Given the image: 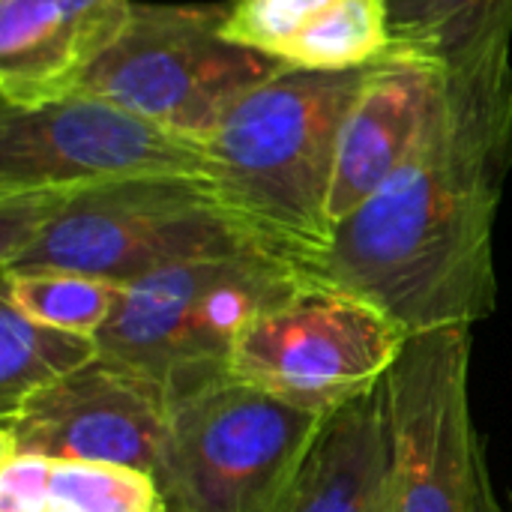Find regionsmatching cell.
<instances>
[{
	"mask_svg": "<svg viewBox=\"0 0 512 512\" xmlns=\"http://www.w3.org/2000/svg\"><path fill=\"white\" fill-rule=\"evenodd\" d=\"M512 171L510 42L450 69L411 159L351 216L312 273L408 336L477 327L498 306L495 222Z\"/></svg>",
	"mask_w": 512,
	"mask_h": 512,
	"instance_id": "obj_1",
	"label": "cell"
},
{
	"mask_svg": "<svg viewBox=\"0 0 512 512\" xmlns=\"http://www.w3.org/2000/svg\"><path fill=\"white\" fill-rule=\"evenodd\" d=\"M366 69H285L240 96L201 138L207 180L246 234L306 270L333 243L330 195Z\"/></svg>",
	"mask_w": 512,
	"mask_h": 512,
	"instance_id": "obj_2",
	"label": "cell"
},
{
	"mask_svg": "<svg viewBox=\"0 0 512 512\" xmlns=\"http://www.w3.org/2000/svg\"><path fill=\"white\" fill-rule=\"evenodd\" d=\"M243 249L264 246L228 213L207 177L0 195V270L51 267L129 285L180 261Z\"/></svg>",
	"mask_w": 512,
	"mask_h": 512,
	"instance_id": "obj_3",
	"label": "cell"
},
{
	"mask_svg": "<svg viewBox=\"0 0 512 512\" xmlns=\"http://www.w3.org/2000/svg\"><path fill=\"white\" fill-rule=\"evenodd\" d=\"M312 270L267 249L207 255L123 285L99 354L159 381L171 399L219 381L240 336L294 297Z\"/></svg>",
	"mask_w": 512,
	"mask_h": 512,
	"instance_id": "obj_4",
	"label": "cell"
},
{
	"mask_svg": "<svg viewBox=\"0 0 512 512\" xmlns=\"http://www.w3.org/2000/svg\"><path fill=\"white\" fill-rule=\"evenodd\" d=\"M327 423L225 375L171 399L153 480L171 512H285Z\"/></svg>",
	"mask_w": 512,
	"mask_h": 512,
	"instance_id": "obj_5",
	"label": "cell"
},
{
	"mask_svg": "<svg viewBox=\"0 0 512 512\" xmlns=\"http://www.w3.org/2000/svg\"><path fill=\"white\" fill-rule=\"evenodd\" d=\"M228 3H135L78 90L204 138L252 87L288 66L225 36Z\"/></svg>",
	"mask_w": 512,
	"mask_h": 512,
	"instance_id": "obj_6",
	"label": "cell"
},
{
	"mask_svg": "<svg viewBox=\"0 0 512 512\" xmlns=\"http://www.w3.org/2000/svg\"><path fill=\"white\" fill-rule=\"evenodd\" d=\"M408 339L384 309L312 273L240 336L228 375L291 408L333 417L381 390Z\"/></svg>",
	"mask_w": 512,
	"mask_h": 512,
	"instance_id": "obj_7",
	"label": "cell"
},
{
	"mask_svg": "<svg viewBox=\"0 0 512 512\" xmlns=\"http://www.w3.org/2000/svg\"><path fill=\"white\" fill-rule=\"evenodd\" d=\"M471 327L417 333L384 381L393 512H477L486 444L471 411Z\"/></svg>",
	"mask_w": 512,
	"mask_h": 512,
	"instance_id": "obj_8",
	"label": "cell"
},
{
	"mask_svg": "<svg viewBox=\"0 0 512 512\" xmlns=\"http://www.w3.org/2000/svg\"><path fill=\"white\" fill-rule=\"evenodd\" d=\"M135 177H207L204 144L87 90L0 108V195Z\"/></svg>",
	"mask_w": 512,
	"mask_h": 512,
	"instance_id": "obj_9",
	"label": "cell"
},
{
	"mask_svg": "<svg viewBox=\"0 0 512 512\" xmlns=\"http://www.w3.org/2000/svg\"><path fill=\"white\" fill-rule=\"evenodd\" d=\"M171 393L123 363L96 357L0 417V450L54 462L120 465L156 474Z\"/></svg>",
	"mask_w": 512,
	"mask_h": 512,
	"instance_id": "obj_10",
	"label": "cell"
},
{
	"mask_svg": "<svg viewBox=\"0 0 512 512\" xmlns=\"http://www.w3.org/2000/svg\"><path fill=\"white\" fill-rule=\"evenodd\" d=\"M447 78L444 66L399 51L366 72L339 138L330 195L333 231L411 159L441 108Z\"/></svg>",
	"mask_w": 512,
	"mask_h": 512,
	"instance_id": "obj_11",
	"label": "cell"
},
{
	"mask_svg": "<svg viewBox=\"0 0 512 512\" xmlns=\"http://www.w3.org/2000/svg\"><path fill=\"white\" fill-rule=\"evenodd\" d=\"M132 0H0V96L33 108L78 90L120 36Z\"/></svg>",
	"mask_w": 512,
	"mask_h": 512,
	"instance_id": "obj_12",
	"label": "cell"
},
{
	"mask_svg": "<svg viewBox=\"0 0 512 512\" xmlns=\"http://www.w3.org/2000/svg\"><path fill=\"white\" fill-rule=\"evenodd\" d=\"M285 512H393L384 384L330 417Z\"/></svg>",
	"mask_w": 512,
	"mask_h": 512,
	"instance_id": "obj_13",
	"label": "cell"
},
{
	"mask_svg": "<svg viewBox=\"0 0 512 512\" xmlns=\"http://www.w3.org/2000/svg\"><path fill=\"white\" fill-rule=\"evenodd\" d=\"M0 512H165V498L144 471L0 450Z\"/></svg>",
	"mask_w": 512,
	"mask_h": 512,
	"instance_id": "obj_14",
	"label": "cell"
},
{
	"mask_svg": "<svg viewBox=\"0 0 512 512\" xmlns=\"http://www.w3.org/2000/svg\"><path fill=\"white\" fill-rule=\"evenodd\" d=\"M390 51L459 69L512 39V0H387Z\"/></svg>",
	"mask_w": 512,
	"mask_h": 512,
	"instance_id": "obj_15",
	"label": "cell"
},
{
	"mask_svg": "<svg viewBox=\"0 0 512 512\" xmlns=\"http://www.w3.org/2000/svg\"><path fill=\"white\" fill-rule=\"evenodd\" d=\"M96 357V339L39 324L9 300H0V417Z\"/></svg>",
	"mask_w": 512,
	"mask_h": 512,
	"instance_id": "obj_16",
	"label": "cell"
},
{
	"mask_svg": "<svg viewBox=\"0 0 512 512\" xmlns=\"http://www.w3.org/2000/svg\"><path fill=\"white\" fill-rule=\"evenodd\" d=\"M120 291L123 285L117 282L69 270H0V300H9L39 324L90 339L108 327Z\"/></svg>",
	"mask_w": 512,
	"mask_h": 512,
	"instance_id": "obj_17",
	"label": "cell"
},
{
	"mask_svg": "<svg viewBox=\"0 0 512 512\" xmlns=\"http://www.w3.org/2000/svg\"><path fill=\"white\" fill-rule=\"evenodd\" d=\"M333 0H228L225 36L285 66L291 45Z\"/></svg>",
	"mask_w": 512,
	"mask_h": 512,
	"instance_id": "obj_18",
	"label": "cell"
},
{
	"mask_svg": "<svg viewBox=\"0 0 512 512\" xmlns=\"http://www.w3.org/2000/svg\"><path fill=\"white\" fill-rule=\"evenodd\" d=\"M477 512H512V492H498L495 480L489 474V465L483 471V483H480V507Z\"/></svg>",
	"mask_w": 512,
	"mask_h": 512,
	"instance_id": "obj_19",
	"label": "cell"
},
{
	"mask_svg": "<svg viewBox=\"0 0 512 512\" xmlns=\"http://www.w3.org/2000/svg\"><path fill=\"white\" fill-rule=\"evenodd\" d=\"M165 512H171V510H168V507H165Z\"/></svg>",
	"mask_w": 512,
	"mask_h": 512,
	"instance_id": "obj_20",
	"label": "cell"
}]
</instances>
